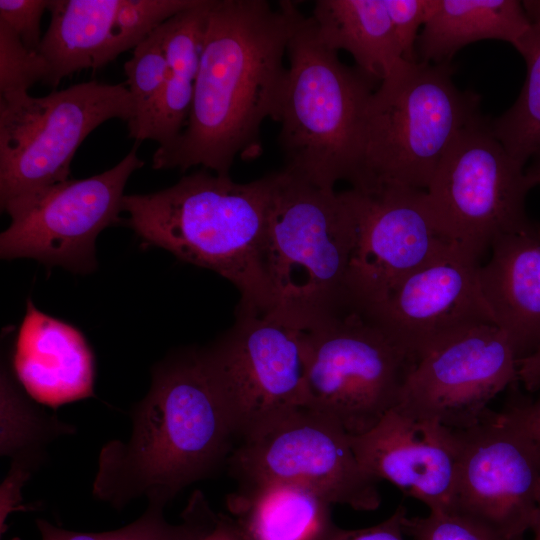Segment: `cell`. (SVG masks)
<instances>
[{
  "label": "cell",
  "mask_w": 540,
  "mask_h": 540,
  "mask_svg": "<svg viewBox=\"0 0 540 540\" xmlns=\"http://www.w3.org/2000/svg\"><path fill=\"white\" fill-rule=\"evenodd\" d=\"M306 17L292 1L213 0L187 123L157 148V170L191 167L229 176L236 157L262 152L261 126L273 119L287 67L289 42Z\"/></svg>",
  "instance_id": "6da1fadb"
},
{
  "label": "cell",
  "mask_w": 540,
  "mask_h": 540,
  "mask_svg": "<svg viewBox=\"0 0 540 540\" xmlns=\"http://www.w3.org/2000/svg\"><path fill=\"white\" fill-rule=\"evenodd\" d=\"M235 440L200 350L182 352L155 368L130 440L102 448L93 494L115 507L142 496L166 504L228 461Z\"/></svg>",
  "instance_id": "7a4b0ae2"
},
{
  "label": "cell",
  "mask_w": 540,
  "mask_h": 540,
  "mask_svg": "<svg viewBox=\"0 0 540 540\" xmlns=\"http://www.w3.org/2000/svg\"><path fill=\"white\" fill-rule=\"evenodd\" d=\"M270 176L238 183L202 169L174 185L123 198L128 225L146 242L210 269L240 293L237 313L274 309L263 263Z\"/></svg>",
  "instance_id": "3957f363"
},
{
  "label": "cell",
  "mask_w": 540,
  "mask_h": 540,
  "mask_svg": "<svg viewBox=\"0 0 540 540\" xmlns=\"http://www.w3.org/2000/svg\"><path fill=\"white\" fill-rule=\"evenodd\" d=\"M269 176L263 263L274 298L270 313L309 329L352 309L348 278L358 236L353 194L283 170Z\"/></svg>",
  "instance_id": "277c9868"
},
{
  "label": "cell",
  "mask_w": 540,
  "mask_h": 540,
  "mask_svg": "<svg viewBox=\"0 0 540 540\" xmlns=\"http://www.w3.org/2000/svg\"><path fill=\"white\" fill-rule=\"evenodd\" d=\"M287 73L276 113L286 173L335 190L355 186L363 162L366 114L376 89L360 69L342 63L305 18L288 45Z\"/></svg>",
  "instance_id": "5b68a950"
},
{
  "label": "cell",
  "mask_w": 540,
  "mask_h": 540,
  "mask_svg": "<svg viewBox=\"0 0 540 540\" xmlns=\"http://www.w3.org/2000/svg\"><path fill=\"white\" fill-rule=\"evenodd\" d=\"M450 63L407 62L381 81L366 114L361 174L351 188L426 190L444 154L479 119L480 96L461 91Z\"/></svg>",
  "instance_id": "8992f818"
},
{
  "label": "cell",
  "mask_w": 540,
  "mask_h": 540,
  "mask_svg": "<svg viewBox=\"0 0 540 540\" xmlns=\"http://www.w3.org/2000/svg\"><path fill=\"white\" fill-rule=\"evenodd\" d=\"M135 116L124 84L95 80L55 90L0 97V206L6 212L66 181L86 137L111 119Z\"/></svg>",
  "instance_id": "52a82bcc"
},
{
  "label": "cell",
  "mask_w": 540,
  "mask_h": 540,
  "mask_svg": "<svg viewBox=\"0 0 540 540\" xmlns=\"http://www.w3.org/2000/svg\"><path fill=\"white\" fill-rule=\"evenodd\" d=\"M305 405L360 435L400 400L419 361L372 319L348 310L305 329Z\"/></svg>",
  "instance_id": "ba28073f"
},
{
  "label": "cell",
  "mask_w": 540,
  "mask_h": 540,
  "mask_svg": "<svg viewBox=\"0 0 540 540\" xmlns=\"http://www.w3.org/2000/svg\"><path fill=\"white\" fill-rule=\"evenodd\" d=\"M525 169L482 115L444 154L425 190L426 200L445 235L480 260L499 237L538 225L526 213L532 186Z\"/></svg>",
  "instance_id": "9c48e42d"
},
{
  "label": "cell",
  "mask_w": 540,
  "mask_h": 540,
  "mask_svg": "<svg viewBox=\"0 0 540 540\" xmlns=\"http://www.w3.org/2000/svg\"><path fill=\"white\" fill-rule=\"evenodd\" d=\"M200 353L241 443L304 407L305 329L272 313H237Z\"/></svg>",
  "instance_id": "30bf717a"
},
{
  "label": "cell",
  "mask_w": 540,
  "mask_h": 540,
  "mask_svg": "<svg viewBox=\"0 0 540 540\" xmlns=\"http://www.w3.org/2000/svg\"><path fill=\"white\" fill-rule=\"evenodd\" d=\"M138 144L112 168L60 182L8 209L11 223L0 235L1 258H33L77 273L93 271L96 239L122 220L124 188L144 165Z\"/></svg>",
  "instance_id": "8fae6325"
},
{
  "label": "cell",
  "mask_w": 540,
  "mask_h": 540,
  "mask_svg": "<svg viewBox=\"0 0 540 540\" xmlns=\"http://www.w3.org/2000/svg\"><path fill=\"white\" fill-rule=\"evenodd\" d=\"M456 432L460 454L451 511L496 540H524L540 506V440L493 410Z\"/></svg>",
  "instance_id": "7c38bea8"
},
{
  "label": "cell",
  "mask_w": 540,
  "mask_h": 540,
  "mask_svg": "<svg viewBox=\"0 0 540 540\" xmlns=\"http://www.w3.org/2000/svg\"><path fill=\"white\" fill-rule=\"evenodd\" d=\"M240 484L286 481L304 485L332 505L372 511L381 503L378 480L360 465L350 434L335 420L302 407L229 456Z\"/></svg>",
  "instance_id": "4fadbf2b"
},
{
  "label": "cell",
  "mask_w": 540,
  "mask_h": 540,
  "mask_svg": "<svg viewBox=\"0 0 540 540\" xmlns=\"http://www.w3.org/2000/svg\"><path fill=\"white\" fill-rule=\"evenodd\" d=\"M351 191L358 236L348 289L352 309L365 312L406 276L459 246L442 231L424 190L382 186Z\"/></svg>",
  "instance_id": "5bb4252c"
},
{
  "label": "cell",
  "mask_w": 540,
  "mask_h": 540,
  "mask_svg": "<svg viewBox=\"0 0 540 540\" xmlns=\"http://www.w3.org/2000/svg\"><path fill=\"white\" fill-rule=\"evenodd\" d=\"M518 359L495 324L471 328L419 359L395 409L453 430L470 428L487 416L499 393L518 383Z\"/></svg>",
  "instance_id": "9a60e30c"
},
{
  "label": "cell",
  "mask_w": 540,
  "mask_h": 540,
  "mask_svg": "<svg viewBox=\"0 0 540 540\" xmlns=\"http://www.w3.org/2000/svg\"><path fill=\"white\" fill-rule=\"evenodd\" d=\"M479 265V260L455 247L406 276L362 313L419 360L462 332L495 324L479 288Z\"/></svg>",
  "instance_id": "2e32d148"
},
{
  "label": "cell",
  "mask_w": 540,
  "mask_h": 540,
  "mask_svg": "<svg viewBox=\"0 0 540 540\" xmlns=\"http://www.w3.org/2000/svg\"><path fill=\"white\" fill-rule=\"evenodd\" d=\"M196 0H49L50 21L38 49L45 85L83 69H98L134 49Z\"/></svg>",
  "instance_id": "e0dca14e"
},
{
  "label": "cell",
  "mask_w": 540,
  "mask_h": 540,
  "mask_svg": "<svg viewBox=\"0 0 540 540\" xmlns=\"http://www.w3.org/2000/svg\"><path fill=\"white\" fill-rule=\"evenodd\" d=\"M350 438L358 462L375 479L391 482L430 512L452 510L460 454L456 430L393 408L372 429Z\"/></svg>",
  "instance_id": "ac0fdd59"
},
{
  "label": "cell",
  "mask_w": 540,
  "mask_h": 540,
  "mask_svg": "<svg viewBox=\"0 0 540 540\" xmlns=\"http://www.w3.org/2000/svg\"><path fill=\"white\" fill-rule=\"evenodd\" d=\"M14 372L30 396L59 405L93 395L94 362L84 336L28 300L13 353Z\"/></svg>",
  "instance_id": "d6986e66"
},
{
  "label": "cell",
  "mask_w": 540,
  "mask_h": 540,
  "mask_svg": "<svg viewBox=\"0 0 540 540\" xmlns=\"http://www.w3.org/2000/svg\"><path fill=\"white\" fill-rule=\"evenodd\" d=\"M490 251L477 269L479 288L520 359L540 342V224L499 237Z\"/></svg>",
  "instance_id": "ffe728a7"
},
{
  "label": "cell",
  "mask_w": 540,
  "mask_h": 540,
  "mask_svg": "<svg viewBox=\"0 0 540 540\" xmlns=\"http://www.w3.org/2000/svg\"><path fill=\"white\" fill-rule=\"evenodd\" d=\"M331 506L314 490L286 481L241 484L227 497L245 540H325L336 526Z\"/></svg>",
  "instance_id": "44dd1931"
},
{
  "label": "cell",
  "mask_w": 540,
  "mask_h": 540,
  "mask_svg": "<svg viewBox=\"0 0 540 540\" xmlns=\"http://www.w3.org/2000/svg\"><path fill=\"white\" fill-rule=\"evenodd\" d=\"M530 27L522 1L432 0L417 39V59L450 63L461 48L485 39L505 41L515 48Z\"/></svg>",
  "instance_id": "7402d4cb"
},
{
  "label": "cell",
  "mask_w": 540,
  "mask_h": 540,
  "mask_svg": "<svg viewBox=\"0 0 540 540\" xmlns=\"http://www.w3.org/2000/svg\"><path fill=\"white\" fill-rule=\"evenodd\" d=\"M310 18L324 45L350 53L356 67L376 81L407 63L385 0H318Z\"/></svg>",
  "instance_id": "603a6c76"
},
{
  "label": "cell",
  "mask_w": 540,
  "mask_h": 540,
  "mask_svg": "<svg viewBox=\"0 0 540 540\" xmlns=\"http://www.w3.org/2000/svg\"><path fill=\"white\" fill-rule=\"evenodd\" d=\"M213 0H196L162 24L168 71L162 93L142 133L159 148L173 143L191 110L208 13Z\"/></svg>",
  "instance_id": "cb8c5ba5"
},
{
  "label": "cell",
  "mask_w": 540,
  "mask_h": 540,
  "mask_svg": "<svg viewBox=\"0 0 540 540\" xmlns=\"http://www.w3.org/2000/svg\"><path fill=\"white\" fill-rule=\"evenodd\" d=\"M528 17L531 27L515 47L526 64L524 85L514 104L490 119L495 137L524 166L540 155V14Z\"/></svg>",
  "instance_id": "d4e9b609"
},
{
  "label": "cell",
  "mask_w": 540,
  "mask_h": 540,
  "mask_svg": "<svg viewBox=\"0 0 540 540\" xmlns=\"http://www.w3.org/2000/svg\"><path fill=\"white\" fill-rule=\"evenodd\" d=\"M1 453L34 468L53 438L73 431L56 417L36 408L20 392L6 370L1 374Z\"/></svg>",
  "instance_id": "484cf974"
},
{
  "label": "cell",
  "mask_w": 540,
  "mask_h": 540,
  "mask_svg": "<svg viewBox=\"0 0 540 540\" xmlns=\"http://www.w3.org/2000/svg\"><path fill=\"white\" fill-rule=\"evenodd\" d=\"M165 504L149 502L144 514L129 525L117 530L101 533H81L37 520L42 540H193L214 517L202 492L191 495L182 513L180 524H170L163 516Z\"/></svg>",
  "instance_id": "4316f807"
},
{
  "label": "cell",
  "mask_w": 540,
  "mask_h": 540,
  "mask_svg": "<svg viewBox=\"0 0 540 540\" xmlns=\"http://www.w3.org/2000/svg\"><path fill=\"white\" fill-rule=\"evenodd\" d=\"M123 69L135 108L134 119L127 124L128 134L139 143L162 93L168 71L162 24L133 49Z\"/></svg>",
  "instance_id": "83f0119b"
},
{
  "label": "cell",
  "mask_w": 540,
  "mask_h": 540,
  "mask_svg": "<svg viewBox=\"0 0 540 540\" xmlns=\"http://www.w3.org/2000/svg\"><path fill=\"white\" fill-rule=\"evenodd\" d=\"M49 68L38 51L25 47L19 37L0 22V97L28 93L37 82L45 83Z\"/></svg>",
  "instance_id": "f1b7e54d"
},
{
  "label": "cell",
  "mask_w": 540,
  "mask_h": 540,
  "mask_svg": "<svg viewBox=\"0 0 540 540\" xmlns=\"http://www.w3.org/2000/svg\"><path fill=\"white\" fill-rule=\"evenodd\" d=\"M404 534L413 540H496L481 526L454 512H430L403 519Z\"/></svg>",
  "instance_id": "f546056e"
},
{
  "label": "cell",
  "mask_w": 540,
  "mask_h": 540,
  "mask_svg": "<svg viewBox=\"0 0 540 540\" xmlns=\"http://www.w3.org/2000/svg\"><path fill=\"white\" fill-rule=\"evenodd\" d=\"M394 31L407 62H417L416 43L432 0H385Z\"/></svg>",
  "instance_id": "4dcf8cb0"
},
{
  "label": "cell",
  "mask_w": 540,
  "mask_h": 540,
  "mask_svg": "<svg viewBox=\"0 0 540 540\" xmlns=\"http://www.w3.org/2000/svg\"><path fill=\"white\" fill-rule=\"evenodd\" d=\"M49 0H0V22L6 24L26 48L38 51L40 22Z\"/></svg>",
  "instance_id": "1f68e13d"
},
{
  "label": "cell",
  "mask_w": 540,
  "mask_h": 540,
  "mask_svg": "<svg viewBox=\"0 0 540 540\" xmlns=\"http://www.w3.org/2000/svg\"><path fill=\"white\" fill-rule=\"evenodd\" d=\"M406 515L405 507L398 506L388 519L371 527L348 530L335 526L325 540H404L403 519Z\"/></svg>",
  "instance_id": "d6a6232c"
},
{
  "label": "cell",
  "mask_w": 540,
  "mask_h": 540,
  "mask_svg": "<svg viewBox=\"0 0 540 540\" xmlns=\"http://www.w3.org/2000/svg\"><path fill=\"white\" fill-rule=\"evenodd\" d=\"M500 412L540 440V395L528 398L516 392Z\"/></svg>",
  "instance_id": "836d02e7"
},
{
  "label": "cell",
  "mask_w": 540,
  "mask_h": 540,
  "mask_svg": "<svg viewBox=\"0 0 540 540\" xmlns=\"http://www.w3.org/2000/svg\"><path fill=\"white\" fill-rule=\"evenodd\" d=\"M193 540H245L236 521L223 513H216Z\"/></svg>",
  "instance_id": "e575fe53"
},
{
  "label": "cell",
  "mask_w": 540,
  "mask_h": 540,
  "mask_svg": "<svg viewBox=\"0 0 540 540\" xmlns=\"http://www.w3.org/2000/svg\"><path fill=\"white\" fill-rule=\"evenodd\" d=\"M517 382L529 392L540 393V342L530 354L518 359Z\"/></svg>",
  "instance_id": "d590c367"
},
{
  "label": "cell",
  "mask_w": 540,
  "mask_h": 540,
  "mask_svg": "<svg viewBox=\"0 0 540 540\" xmlns=\"http://www.w3.org/2000/svg\"><path fill=\"white\" fill-rule=\"evenodd\" d=\"M530 185L540 186V155L531 160V164L525 169Z\"/></svg>",
  "instance_id": "8d00e7d4"
},
{
  "label": "cell",
  "mask_w": 540,
  "mask_h": 540,
  "mask_svg": "<svg viewBox=\"0 0 540 540\" xmlns=\"http://www.w3.org/2000/svg\"><path fill=\"white\" fill-rule=\"evenodd\" d=\"M531 532L533 533L532 540H540V506Z\"/></svg>",
  "instance_id": "74e56055"
}]
</instances>
